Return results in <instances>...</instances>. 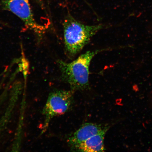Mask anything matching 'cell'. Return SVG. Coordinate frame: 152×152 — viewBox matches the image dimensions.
Masks as SVG:
<instances>
[{
  "label": "cell",
  "mask_w": 152,
  "mask_h": 152,
  "mask_svg": "<svg viewBox=\"0 0 152 152\" xmlns=\"http://www.w3.org/2000/svg\"><path fill=\"white\" fill-rule=\"evenodd\" d=\"M107 126L93 123H87L74 133L68 139V142L72 149L93 136L102 132Z\"/></svg>",
  "instance_id": "5b68a950"
},
{
  "label": "cell",
  "mask_w": 152,
  "mask_h": 152,
  "mask_svg": "<svg viewBox=\"0 0 152 152\" xmlns=\"http://www.w3.org/2000/svg\"><path fill=\"white\" fill-rule=\"evenodd\" d=\"M2 8L10 11L20 19L28 29L39 39L42 38L45 28L36 22L28 0H3Z\"/></svg>",
  "instance_id": "3957f363"
},
{
  "label": "cell",
  "mask_w": 152,
  "mask_h": 152,
  "mask_svg": "<svg viewBox=\"0 0 152 152\" xmlns=\"http://www.w3.org/2000/svg\"><path fill=\"white\" fill-rule=\"evenodd\" d=\"M103 28L102 24L89 26L83 24L68 15L63 23L64 45L68 56H75Z\"/></svg>",
  "instance_id": "6da1fadb"
},
{
  "label": "cell",
  "mask_w": 152,
  "mask_h": 152,
  "mask_svg": "<svg viewBox=\"0 0 152 152\" xmlns=\"http://www.w3.org/2000/svg\"><path fill=\"white\" fill-rule=\"evenodd\" d=\"M101 51H87L70 63L60 60L57 61L62 79L70 86L73 91L83 90L88 88L91 61Z\"/></svg>",
  "instance_id": "7a4b0ae2"
},
{
  "label": "cell",
  "mask_w": 152,
  "mask_h": 152,
  "mask_svg": "<svg viewBox=\"0 0 152 152\" xmlns=\"http://www.w3.org/2000/svg\"><path fill=\"white\" fill-rule=\"evenodd\" d=\"M109 129L107 126L98 134L93 136L73 148L74 151L81 152H103L104 136Z\"/></svg>",
  "instance_id": "8992f818"
},
{
  "label": "cell",
  "mask_w": 152,
  "mask_h": 152,
  "mask_svg": "<svg viewBox=\"0 0 152 152\" xmlns=\"http://www.w3.org/2000/svg\"><path fill=\"white\" fill-rule=\"evenodd\" d=\"M73 91L57 90L49 94L43 111L45 117V129L53 117L63 115L70 109L73 104Z\"/></svg>",
  "instance_id": "277c9868"
}]
</instances>
